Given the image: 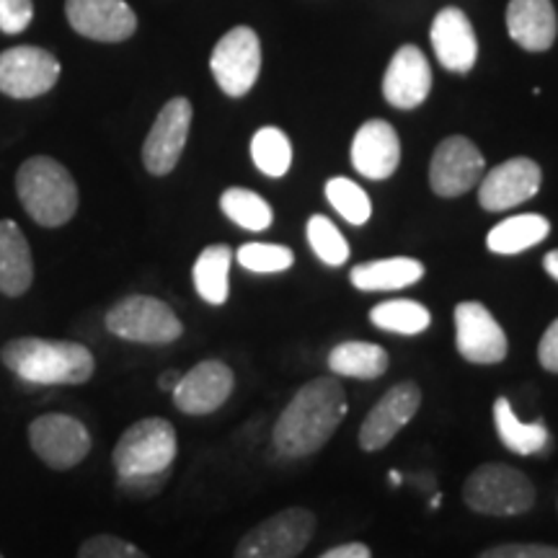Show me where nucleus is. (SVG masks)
<instances>
[{
    "label": "nucleus",
    "mask_w": 558,
    "mask_h": 558,
    "mask_svg": "<svg viewBox=\"0 0 558 558\" xmlns=\"http://www.w3.org/2000/svg\"><path fill=\"white\" fill-rule=\"evenodd\" d=\"M347 416V393L337 375L313 378L279 414L271 442L284 458H308L329 442Z\"/></svg>",
    "instance_id": "1"
},
{
    "label": "nucleus",
    "mask_w": 558,
    "mask_h": 558,
    "mask_svg": "<svg viewBox=\"0 0 558 558\" xmlns=\"http://www.w3.org/2000/svg\"><path fill=\"white\" fill-rule=\"evenodd\" d=\"M0 362L32 386H83L94 378V352L81 341L16 337L0 349Z\"/></svg>",
    "instance_id": "2"
},
{
    "label": "nucleus",
    "mask_w": 558,
    "mask_h": 558,
    "mask_svg": "<svg viewBox=\"0 0 558 558\" xmlns=\"http://www.w3.org/2000/svg\"><path fill=\"white\" fill-rule=\"evenodd\" d=\"M16 197L39 228H62L81 205L73 173L50 156H32L19 166Z\"/></svg>",
    "instance_id": "3"
},
{
    "label": "nucleus",
    "mask_w": 558,
    "mask_h": 558,
    "mask_svg": "<svg viewBox=\"0 0 558 558\" xmlns=\"http://www.w3.org/2000/svg\"><path fill=\"white\" fill-rule=\"evenodd\" d=\"M177 452V429L169 418L145 416L122 432L111 452V463L117 478L171 476Z\"/></svg>",
    "instance_id": "4"
},
{
    "label": "nucleus",
    "mask_w": 558,
    "mask_h": 558,
    "mask_svg": "<svg viewBox=\"0 0 558 558\" xmlns=\"http://www.w3.org/2000/svg\"><path fill=\"white\" fill-rule=\"evenodd\" d=\"M463 499L486 518H518L535 505V486L525 473L505 463H484L465 478Z\"/></svg>",
    "instance_id": "5"
},
{
    "label": "nucleus",
    "mask_w": 558,
    "mask_h": 558,
    "mask_svg": "<svg viewBox=\"0 0 558 558\" xmlns=\"http://www.w3.org/2000/svg\"><path fill=\"white\" fill-rule=\"evenodd\" d=\"M104 326L111 337L150 347L173 344L184 333V324L177 311L153 295H128L117 300L104 316Z\"/></svg>",
    "instance_id": "6"
},
{
    "label": "nucleus",
    "mask_w": 558,
    "mask_h": 558,
    "mask_svg": "<svg viewBox=\"0 0 558 558\" xmlns=\"http://www.w3.org/2000/svg\"><path fill=\"white\" fill-rule=\"evenodd\" d=\"M316 514L288 507L251 527L235 546L233 558H298L316 535Z\"/></svg>",
    "instance_id": "7"
},
{
    "label": "nucleus",
    "mask_w": 558,
    "mask_h": 558,
    "mask_svg": "<svg viewBox=\"0 0 558 558\" xmlns=\"http://www.w3.org/2000/svg\"><path fill=\"white\" fill-rule=\"evenodd\" d=\"M29 445L41 463L52 471H70L88 458L90 432L70 414H41L29 424Z\"/></svg>",
    "instance_id": "8"
},
{
    "label": "nucleus",
    "mask_w": 558,
    "mask_h": 558,
    "mask_svg": "<svg viewBox=\"0 0 558 558\" xmlns=\"http://www.w3.org/2000/svg\"><path fill=\"white\" fill-rule=\"evenodd\" d=\"M209 70L222 94L230 99L246 96L262 70V45L256 32L248 26L230 29L209 54Z\"/></svg>",
    "instance_id": "9"
},
{
    "label": "nucleus",
    "mask_w": 558,
    "mask_h": 558,
    "mask_svg": "<svg viewBox=\"0 0 558 558\" xmlns=\"http://www.w3.org/2000/svg\"><path fill=\"white\" fill-rule=\"evenodd\" d=\"M60 60L50 50L21 45L0 52V94L29 101L50 94L60 81Z\"/></svg>",
    "instance_id": "10"
},
{
    "label": "nucleus",
    "mask_w": 558,
    "mask_h": 558,
    "mask_svg": "<svg viewBox=\"0 0 558 558\" xmlns=\"http://www.w3.org/2000/svg\"><path fill=\"white\" fill-rule=\"evenodd\" d=\"M192 101L184 96L166 101L143 143V166L153 177H169L177 169L192 130Z\"/></svg>",
    "instance_id": "11"
},
{
    "label": "nucleus",
    "mask_w": 558,
    "mask_h": 558,
    "mask_svg": "<svg viewBox=\"0 0 558 558\" xmlns=\"http://www.w3.org/2000/svg\"><path fill=\"white\" fill-rule=\"evenodd\" d=\"M456 347L471 365H499L505 362L509 344L499 320L478 300L456 305Z\"/></svg>",
    "instance_id": "12"
},
{
    "label": "nucleus",
    "mask_w": 558,
    "mask_h": 558,
    "mask_svg": "<svg viewBox=\"0 0 558 558\" xmlns=\"http://www.w3.org/2000/svg\"><path fill=\"white\" fill-rule=\"evenodd\" d=\"M486 160L469 137L452 135L437 145L429 163V186L437 197L452 199L471 192L484 177Z\"/></svg>",
    "instance_id": "13"
},
{
    "label": "nucleus",
    "mask_w": 558,
    "mask_h": 558,
    "mask_svg": "<svg viewBox=\"0 0 558 558\" xmlns=\"http://www.w3.org/2000/svg\"><path fill=\"white\" fill-rule=\"evenodd\" d=\"M422 407V388L414 380H403L388 388L383 399L369 409L360 427V448L365 452H378L393 442L396 435L407 427Z\"/></svg>",
    "instance_id": "14"
},
{
    "label": "nucleus",
    "mask_w": 558,
    "mask_h": 558,
    "mask_svg": "<svg viewBox=\"0 0 558 558\" xmlns=\"http://www.w3.org/2000/svg\"><path fill=\"white\" fill-rule=\"evenodd\" d=\"M235 388V375L226 362L202 360L190 373L181 375L179 386L173 388L171 399L181 414L186 416H207L215 414Z\"/></svg>",
    "instance_id": "15"
},
{
    "label": "nucleus",
    "mask_w": 558,
    "mask_h": 558,
    "mask_svg": "<svg viewBox=\"0 0 558 558\" xmlns=\"http://www.w3.org/2000/svg\"><path fill=\"white\" fill-rule=\"evenodd\" d=\"M543 171L530 158H509L481 179L478 205L486 213H505L533 199L541 190Z\"/></svg>",
    "instance_id": "16"
},
{
    "label": "nucleus",
    "mask_w": 558,
    "mask_h": 558,
    "mask_svg": "<svg viewBox=\"0 0 558 558\" xmlns=\"http://www.w3.org/2000/svg\"><path fill=\"white\" fill-rule=\"evenodd\" d=\"M65 16L81 37L107 45L130 39L137 29V16L128 0H68Z\"/></svg>",
    "instance_id": "17"
},
{
    "label": "nucleus",
    "mask_w": 558,
    "mask_h": 558,
    "mask_svg": "<svg viewBox=\"0 0 558 558\" xmlns=\"http://www.w3.org/2000/svg\"><path fill=\"white\" fill-rule=\"evenodd\" d=\"M432 90V68L418 47L407 45L393 54L383 75V96L396 109H416Z\"/></svg>",
    "instance_id": "18"
},
{
    "label": "nucleus",
    "mask_w": 558,
    "mask_h": 558,
    "mask_svg": "<svg viewBox=\"0 0 558 558\" xmlns=\"http://www.w3.org/2000/svg\"><path fill=\"white\" fill-rule=\"evenodd\" d=\"M401 163V140L393 124L386 120H369L352 140V166L365 179H390Z\"/></svg>",
    "instance_id": "19"
},
{
    "label": "nucleus",
    "mask_w": 558,
    "mask_h": 558,
    "mask_svg": "<svg viewBox=\"0 0 558 558\" xmlns=\"http://www.w3.org/2000/svg\"><path fill=\"white\" fill-rule=\"evenodd\" d=\"M432 50L450 73H469L476 65L478 41L469 16L460 9H442L432 21Z\"/></svg>",
    "instance_id": "20"
},
{
    "label": "nucleus",
    "mask_w": 558,
    "mask_h": 558,
    "mask_svg": "<svg viewBox=\"0 0 558 558\" xmlns=\"http://www.w3.org/2000/svg\"><path fill=\"white\" fill-rule=\"evenodd\" d=\"M507 29L522 50L546 52L556 41L558 21L550 0H509Z\"/></svg>",
    "instance_id": "21"
},
{
    "label": "nucleus",
    "mask_w": 558,
    "mask_h": 558,
    "mask_svg": "<svg viewBox=\"0 0 558 558\" xmlns=\"http://www.w3.org/2000/svg\"><path fill=\"white\" fill-rule=\"evenodd\" d=\"M34 282V256L19 222L0 220V295L21 298Z\"/></svg>",
    "instance_id": "22"
},
{
    "label": "nucleus",
    "mask_w": 558,
    "mask_h": 558,
    "mask_svg": "<svg viewBox=\"0 0 558 558\" xmlns=\"http://www.w3.org/2000/svg\"><path fill=\"white\" fill-rule=\"evenodd\" d=\"M424 264L411 256H390V259L357 264L349 271V282L362 292H396L422 282Z\"/></svg>",
    "instance_id": "23"
},
{
    "label": "nucleus",
    "mask_w": 558,
    "mask_h": 558,
    "mask_svg": "<svg viewBox=\"0 0 558 558\" xmlns=\"http://www.w3.org/2000/svg\"><path fill=\"white\" fill-rule=\"evenodd\" d=\"M230 264H233V248L226 243H213L202 248L192 267V282L197 295L209 305H226L230 295Z\"/></svg>",
    "instance_id": "24"
},
{
    "label": "nucleus",
    "mask_w": 558,
    "mask_h": 558,
    "mask_svg": "<svg viewBox=\"0 0 558 558\" xmlns=\"http://www.w3.org/2000/svg\"><path fill=\"white\" fill-rule=\"evenodd\" d=\"M388 365L390 357L386 349L369 341H341L329 354V369L337 378L375 380L386 375Z\"/></svg>",
    "instance_id": "25"
},
{
    "label": "nucleus",
    "mask_w": 558,
    "mask_h": 558,
    "mask_svg": "<svg viewBox=\"0 0 558 558\" xmlns=\"http://www.w3.org/2000/svg\"><path fill=\"white\" fill-rule=\"evenodd\" d=\"M550 233V222L543 215H514L501 220L486 235V246L492 254L518 256L522 251L538 246Z\"/></svg>",
    "instance_id": "26"
},
{
    "label": "nucleus",
    "mask_w": 558,
    "mask_h": 558,
    "mask_svg": "<svg viewBox=\"0 0 558 558\" xmlns=\"http://www.w3.org/2000/svg\"><path fill=\"white\" fill-rule=\"evenodd\" d=\"M494 427L507 450H512L514 456H535L548 445V429L543 422L525 424L520 422L518 414L512 411L505 396H499L494 401Z\"/></svg>",
    "instance_id": "27"
},
{
    "label": "nucleus",
    "mask_w": 558,
    "mask_h": 558,
    "mask_svg": "<svg viewBox=\"0 0 558 558\" xmlns=\"http://www.w3.org/2000/svg\"><path fill=\"white\" fill-rule=\"evenodd\" d=\"M369 324L399 337H418L429 329L432 313L416 300H386L369 311Z\"/></svg>",
    "instance_id": "28"
},
{
    "label": "nucleus",
    "mask_w": 558,
    "mask_h": 558,
    "mask_svg": "<svg viewBox=\"0 0 558 558\" xmlns=\"http://www.w3.org/2000/svg\"><path fill=\"white\" fill-rule=\"evenodd\" d=\"M220 209L226 213L228 220H233L243 230H251V233L267 230L271 226V218H275L269 202L262 194L241 190V186H230V190L222 192Z\"/></svg>",
    "instance_id": "29"
},
{
    "label": "nucleus",
    "mask_w": 558,
    "mask_h": 558,
    "mask_svg": "<svg viewBox=\"0 0 558 558\" xmlns=\"http://www.w3.org/2000/svg\"><path fill=\"white\" fill-rule=\"evenodd\" d=\"M251 158L264 177L279 179L292 166V143L279 128H262L251 137Z\"/></svg>",
    "instance_id": "30"
},
{
    "label": "nucleus",
    "mask_w": 558,
    "mask_h": 558,
    "mask_svg": "<svg viewBox=\"0 0 558 558\" xmlns=\"http://www.w3.org/2000/svg\"><path fill=\"white\" fill-rule=\"evenodd\" d=\"M326 199L337 213L344 218L349 226H365L373 218V202L367 192L354 184L352 179L333 177L326 181Z\"/></svg>",
    "instance_id": "31"
},
{
    "label": "nucleus",
    "mask_w": 558,
    "mask_h": 558,
    "mask_svg": "<svg viewBox=\"0 0 558 558\" xmlns=\"http://www.w3.org/2000/svg\"><path fill=\"white\" fill-rule=\"evenodd\" d=\"M308 243L326 267H344L349 262V243L326 215H313L308 220Z\"/></svg>",
    "instance_id": "32"
},
{
    "label": "nucleus",
    "mask_w": 558,
    "mask_h": 558,
    "mask_svg": "<svg viewBox=\"0 0 558 558\" xmlns=\"http://www.w3.org/2000/svg\"><path fill=\"white\" fill-rule=\"evenodd\" d=\"M235 262L254 275H279L295 264V256L288 246H279V243H243L235 251Z\"/></svg>",
    "instance_id": "33"
},
{
    "label": "nucleus",
    "mask_w": 558,
    "mask_h": 558,
    "mask_svg": "<svg viewBox=\"0 0 558 558\" xmlns=\"http://www.w3.org/2000/svg\"><path fill=\"white\" fill-rule=\"evenodd\" d=\"M78 558H150L140 550L135 543L117 538V535H94L83 541L78 548Z\"/></svg>",
    "instance_id": "34"
},
{
    "label": "nucleus",
    "mask_w": 558,
    "mask_h": 558,
    "mask_svg": "<svg viewBox=\"0 0 558 558\" xmlns=\"http://www.w3.org/2000/svg\"><path fill=\"white\" fill-rule=\"evenodd\" d=\"M34 19V0H0V32L16 34L29 29Z\"/></svg>",
    "instance_id": "35"
},
{
    "label": "nucleus",
    "mask_w": 558,
    "mask_h": 558,
    "mask_svg": "<svg viewBox=\"0 0 558 558\" xmlns=\"http://www.w3.org/2000/svg\"><path fill=\"white\" fill-rule=\"evenodd\" d=\"M478 558H558V548L543 543H501L481 550Z\"/></svg>",
    "instance_id": "36"
},
{
    "label": "nucleus",
    "mask_w": 558,
    "mask_h": 558,
    "mask_svg": "<svg viewBox=\"0 0 558 558\" xmlns=\"http://www.w3.org/2000/svg\"><path fill=\"white\" fill-rule=\"evenodd\" d=\"M538 362L543 369L558 375V318L548 326L538 344Z\"/></svg>",
    "instance_id": "37"
},
{
    "label": "nucleus",
    "mask_w": 558,
    "mask_h": 558,
    "mask_svg": "<svg viewBox=\"0 0 558 558\" xmlns=\"http://www.w3.org/2000/svg\"><path fill=\"white\" fill-rule=\"evenodd\" d=\"M318 558H373V550H369L365 543H344V546L329 548Z\"/></svg>",
    "instance_id": "38"
},
{
    "label": "nucleus",
    "mask_w": 558,
    "mask_h": 558,
    "mask_svg": "<svg viewBox=\"0 0 558 558\" xmlns=\"http://www.w3.org/2000/svg\"><path fill=\"white\" fill-rule=\"evenodd\" d=\"M181 375H184V373H179V369H166V373H160V378H158V388H160V390H166V393H173V388L179 386Z\"/></svg>",
    "instance_id": "39"
},
{
    "label": "nucleus",
    "mask_w": 558,
    "mask_h": 558,
    "mask_svg": "<svg viewBox=\"0 0 558 558\" xmlns=\"http://www.w3.org/2000/svg\"><path fill=\"white\" fill-rule=\"evenodd\" d=\"M543 269H546L548 275L554 277L556 282H558V248L548 251V254H546V259H543Z\"/></svg>",
    "instance_id": "40"
},
{
    "label": "nucleus",
    "mask_w": 558,
    "mask_h": 558,
    "mask_svg": "<svg viewBox=\"0 0 558 558\" xmlns=\"http://www.w3.org/2000/svg\"><path fill=\"white\" fill-rule=\"evenodd\" d=\"M0 558H5V556H3V554H0Z\"/></svg>",
    "instance_id": "41"
}]
</instances>
